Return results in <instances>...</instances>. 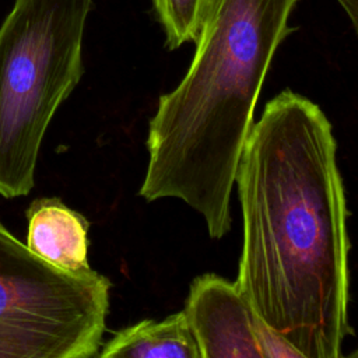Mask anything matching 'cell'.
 Here are the masks:
<instances>
[{"label":"cell","mask_w":358,"mask_h":358,"mask_svg":"<svg viewBox=\"0 0 358 358\" xmlns=\"http://www.w3.org/2000/svg\"><path fill=\"white\" fill-rule=\"evenodd\" d=\"M331 124L291 90L267 102L235 183L243 245L236 285L302 358H338L348 324L347 207Z\"/></svg>","instance_id":"cell-1"},{"label":"cell","mask_w":358,"mask_h":358,"mask_svg":"<svg viewBox=\"0 0 358 358\" xmlns=\"http://www.w3.org/2000/svg\"><path fill=\"white\" fill-rule=\"evenodd\" d=\"M298 0H215L192 64L148 124L147 201L173 197L200 213L211 238L231 228L229 200L264 77L292 31Z\"/></svg>","instance_id":"cell-2"},{"label":"cell","mask_w":358,"mask_h":358,"mask_svg":"<svg viewBox=\"0 0 358 358\" xmlns=\"http://www.w3.org/2000/svg\"><path fill=\"white\" fill-rule=\"evenodd\" d=\"M92 0H15L0 25V196H27L48 126L81 76Z\"/></svg>","instance_id":"cell-3"},{"label":"cell","mask_w":358,"mask_h":358,"mask_svg":"<svg viewBox=\"0 0 358 358\" xmlns=\"http://www.w3.org/2000/svg\"><path fill=\"white\" fill-rule=\"evenodd\" d=\"M112 281L46 262L0 221V358L98 357Z\"/></svg>","instance_id":"cell-4"},{"label":"cell","mask_w":358,"mask_h":358,"mask_svg":"<svg viewBox=\"0 0 358 358\" xmlns=\"http://www.w3.org/2000/svg\"><path fill=\"white\" fill-rule=\"evenodd\" d=\"M183 312L201 358H302L259 316L236 282L215 274L193 280Z\"/></svg>","instance_id":"cell-5"},{"label":"cell","mask_w":358,"mask_h":358,"mask_svg":"<svg viewBox=\"0 0 358 358\" xmlns=\"http://www.w3.org/2000/svg\"><path fill=\"white\" fill-rule=\"evenodd\" d=\"M28 248L70 273H88V220L59 197H38L25 211Z\"/></svg>","instance_id":"cell-6"},{"label":"cell","mask_w":358,"mask_h":358,"mask_svg":"<svg viewBox=\"0 0 358 358\" xmlns=\"http://www.w3.org/2000/svg\"><path fill=\"white\" fill-rule=\"evenodd\" d=\"M101 358H201L185 312L164 320L145 319L116 331L98 352Z\"/></svg>","instance_id":"cell-7"},{"label":"cell","mask_w":358,"mask_h":358,"mask_svg":"<svg viewBox=\"0 0 358 358\" xmlns=\"http://www.w3.org/2000/svg\"><path fill=\"white\" fill-rule=\"evenodd\" d=\"M155 15L165 31V45L173 50L196 42L215 0H151Z\"/></svg>","instance_id":"cell-8"},{"label":"cell","mask_w":358,"mask_h":358,"mask_svg":"<svg viewBox=\"0 0 358 358\" xmlns=\"http://www.w3.org/2000/svg\"><path fill=\"white\" fill-rule=\"evenodd\" d=\"M336 1L345 11L355 34L358 35V0H336Z\"/></svg>","instance_id":"cell-9"},{"label":"cell","mask_w":358,"mask_h":358,"mask_svg":"<svg viewBox=\"0 0 358 358\" xmlns=\"http://www.w3.org/2000/svg\"><path fill=\"white\" fill-rule=\"evenodd\" d=\"M350 357H357V358H358V350H357V351H354V352H351V354H350Z\"/></svg>","instance_id":"cell-10"}]
</instances>
